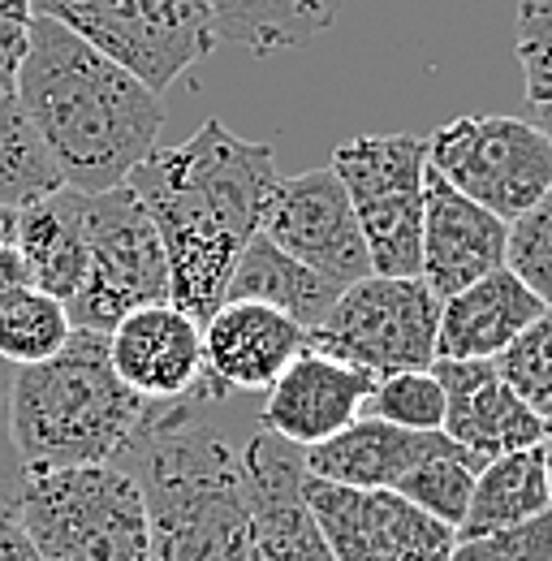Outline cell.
Instances as JSON below:
<instances>
[{"label": "cell", "instance_id": "1", "mask_svg": "<svg viewBox=\"0 0 552 561\" xmlns=\"http://www.w3.org/2000/svg\"><path fill=\"white\" fill-rule=\"evenodd\" d=\"M276 182L273 142L242 139L216 117L186 142L156 147L130 169L126 186L160 233L169 302L177 311L204 324L225 302L229 273L260 233Z\"/></svg>", "mask_w": 552, "mask_h": 561}, {"label": "cell", "instance_id": "2", "mask_svg": "<svg viewBox=\"0 0 552 561\" xmlns=\"http://www.w3.org/2000/svg\"><path fill=\"white\" fill-rule=\"evenodd\" d=\"M251 420L229 398L147 402L117 467L135 476L147 510V561H255L242 440Z\"/></svg>", "mask_w": 552, "mask_h": 561}, {"label": "cell", "instance_id": "3", "mask_svg": "<svg viewBox=\"0 0 552 561\" xmlns=\"http://www.w3.org/2000/svg\"><path fill=\"white\" fill-rule=\"evenodd\" d=\"M13 95L57 164L61 186L82 195L122 186L138 160L156 151L164 126V100L156 91L39 13L31 18Z\"/></svg>", "mask_w": 552, "mask_h": 561}, {"label": "cell", "instance_id": "4", "mask_svg": "<svg viewBox=\"0 0 552 561\" xmlns=\"http://www.w3.org/2000/svg\"><path fill=\"white\" fill-rule=\"evenodd\" d=\"M142 411L147 398L117 380L104 333L73 329L53 358L9 376V440L22 471L117 462Z\"/></svg>", "mask_w": 552, "mask_h": 561}, {"label": "cell", "instance_id": "5", "mask_svg": "<svg viewBox=\"0 0 552 561\" xmlns=\"http://www.w3.org/2000/svg\"><path fill=\"white\" fill-rule=\"evenodd\" d=\"M13 518L44 561H147V510L117 462L22 471Z\"/></svg>", "mask_w": 552, "mask_h": 561}, {"label": "cell", "instance_id": "6", "mask_svg": "<svg viewBox=\"0 0 552 561\" xmlns=\"http://www.w3.org/2000/svg\"><path fill=\"white\" fill-rule=\"evenodd\" d=\"M31 13L61 22L156 95L211 57L220 39L207 0H31Z\"/></svg>", "mask_w": 552, "mask_h": 561}, {"label": "cell", "instance_id": "7", "mask_svg": "<svg viewBox=\"0 0 552 561\" xmlns=\"http://www.w3.org/2000/svg\"><path fill=\"white\" fill-rule=\"evenodd\" d=\"M82 238L87 273L66 302L73 329L108 333L138 307L169 302V260L160 233L126 182L100 195H82Z\"/></svg>", "mask_w": 552, "mask_h": 561}, {"label": "cell", "instance_id": "8", "mask_svg": "<svg viewBox=\"0 0 552 561\" xmlns=\"http://www.w3.org/2000/svg\"><path fill=\"white\" fill-rule=\"evenodd\" d=\"M337 182L358 216L376 277H418L423 238V178L427 139L418 135H358L333 151Z\"/></svg>", "mask_w": 552, "mask_h": 561}, {"label": "cell", "instance_id": "9", "mask_svg": "<svg viewBox=\"0 0 552 561\" xmlns=\"http://www.w3.org/2000/svg\"><path fill=\"white\" fill-rule=\"evenodd\" d=\"M440 298L418 277H363L345 285L307 346L380 376L436 363Z\"/></svg>", "mask_w": 552, "mask_h": 561}, {"label": "cell", "instance_id": "10", "mask_svg": "<svg viewBox=\"0 0 552 561\" xmlns=\"http://www.w3.org/2000/svg\"><path fill=\"white\" fill-rule=\"evenodd\" d=\"M427 164L505 225L552 191V142L522 117L467 113L427 139Z\"/></svg>", "mask_w": 552, "mask_h": 561}, {"label": "cell", "instance_id": "11", "mask_svg": "<svg viewBox=\"0 0 552 561\" xmlns=\"http://www.w3.org/2000/svg\"><path fill=\"white\" fill-rule=\"evenodd\" d=\"M307 510L337 561H449L453 527L384 489H342L307 476Z\"/></svg>", "mask_w": 552, "mask_h": 561}, {"label": "cell", "instance_id": "12", "mask_svg": "<svg viewBox=\"0 0 552 561\" xmlns=\"http://www.w3.org/2000/svg\"><path fill=\"white\" fill-rule=\"evenodd\" d=\"M260 233L276 242L285 255H294L298 264H307L311 273L337 280L342 289L371 277L358 216L349 208V195L333 169L280 178Z\"/></svg>", "mask_w": 552, "mask_h": 561}, {"label": "cell", "instance_id": "13", "mask_svg": "<svg viewBox=\"0 0 552 561\" xmlns=\"http://www.w3.org/2000/svg\"><path fill=\"white\" fill-rule=\"evenodd\" d=\"M251 492V558L255 561H337L307 510V458L298 445L251 423L242 440Z\"/></svg>", "mask_w": 552, "mask_h": 561}, {"label": "cell", "instance_id": "14", "mask_svg": "<svg viewBox=\"0 0 552 561\" xmlns=\"http://www.w3.org/2000/svg\"><path fill=\"white\" fill-rule=\"evenodd\" d=\"M307 351V329L264 302H220L204 320V398L268 393L273 380Z\"/></svg>", "mask_w": 552, "mask_h": 561}, {"label": "cell", "instance_id": "15", "mask_svg": "<svg viewBox=\"0 0 552 561\" xmlns=\"http://www.w3.org/2000/svg\"><path fill=\"white\" fill-rule=\"evenodd\" d=\"M445 389V436L471 449L480 462L544 445L549 423L527 407L496 371L492 358H436L432 363Z\"/></svg>", "mask_w": 552, "mask_h": 561}, {"label": "cell", "instance_id": "16", "mask_svg": "<svg viewBox=\"0 0 552 561\" xmlns=\"http://www.w3.org/2000/svg\"><path fill=\"white\" fill-rule=\"evenodd\" d=\"M505 233L501 216L480 208L462 191H453L432 164L423 178V238H418V280L445 302L449 294L475 285L480 277L505 268Z\"/></svg>", "mask_w": 552, "mask_h": 561}, {"label": "cell", "instance_id": "17", "mask_svg": "<svg viewBox=\"0 0 552 561\" xmlns=\"http://www.w3.org/2000/svg\"><path fill=\"white\" fill-rule=\"evenodd\" d=\"M371 389H376L371 371L307 346L273 380L264 407L255 411V423L298 449H311L358 420Z\"/></svg>", "mask_w": 552, "mask_h": 561}, {"label": "cell", "instance_id": "18", "mask_svg": "<svg viewBox=\"0 0 552 561\" xmlns=\"http://www.w3.org/2000/svg\"><path fill=\"white\" fill-rule=\"evenodd\" d=\"M104 337L117 380L147 402L186 398L204 376V324L177 311L173 302L138 307Z\"/></svg>", "mask_w": 552, "mask_h": 561}, {"label": "cell", "instance_id": "19", "mask_svg": "<svg viewBox=\"0 0 552 561\" xmlns=\"http://www.w3.org/2000/svg\"><path fill=\"white\" fill-rule=\"evenodd\" d=\"M540 311L544 302L522 280L496 268L440 302L436 358H496Z\"/></svg>", "mask_w": 552, "mask_h": 561}, {"label": "cell", "instance_id": "20", "mask_svg": "<svg viewBox=\"0 0 552 561\" xmlns=\"http://www.w3.org/2000/svg\"><path fill=\"white\" fill-rule=\"evenodd\" d=\"M432 440H436V432H406V427H393L384 420L358 415L324 445L302 449V458H307V476H315V480H329L342 489L393 492V484L427 454Z\"/></svg>", "mask_w": 552, "mask_h": 561}, {"label": "cell", "instance_id": "21", "mask_svg": "<svg viewBox=\"0 0 552 561\" xmlns=\"http://www.w3.org/2000/svg\"><path fill=\"white\" fill-rule=\"evenodd\" d=\"M13 247L26 260L31 285L69 302L87 273V238H82V195L78 191H53L26 208H18Z\"/></svg>", "mask_w": 552, "mask_h": 561}, {"label": "cell", "instance_id": "22", "mask_svg": "<svg viewBox=\"0 0 552 561\" xmlns=\"http://www.w3.org/2000/svg\"><path fill=\"white\" fill-rule=\"evenodd\" d=\"M337 294H342L337 280L311 273L307 264L285 255L264 233H255L246 242V251L238 255V264L229 273V285H225V302H264V307H276L280 316H289L307 333L329 316Z\"/></svg>", "mask_w": 552, "mask_h": 561}, {"label": "cell", "instance_id": "23", "mask_svg": "<svg viewBox=\"0 0 552 561\" xmlns=\"http://www.w3.org/2000/svg\"><path fill=\"white\" fill-rule=\"evenodd\" d=\"M549 505L552 492L549 471H544V449L531 445V449L483 462L480 476H475V489H471V501H467V514H462V527L453 536L458 540H480V536L518 527V523L544 514Z\"/></svg>", "mask_w": 552, "mask_h": 561}, {"label": "cell", "instance_id": "24", "mask_svg": "<svg viewBox=\"0 0 552 561\" xmlns=\"http://www.w3.org/2000/svg\"><path fill=\"white\" fill-rule=\"evenodd\" d=\"M220 35L246 44L251 53L298 48L333 22L337 0H207Z\"/></svg>", "mask_w": 552, "mask_h": 561}, {"label": "cell", "instance_id": "25", "mask_svg": "<svg viewBox=\"0 0 552 561\" xmlns=\"http://www.w3.org/2000/svg\"><path fill=\"white\" fill-rule=\"evenodd\" d=\"M480 467L483 462L471 449H462L458 440H449L445 432H436V440L427 445V454L393 484V492L402 501H411L414 510H423L427 518H436V523H445V527L458 531Z\"/></svg>", "mask_w": 552, "mask_h": 561}, {"label": "cell", "instance_id": "26", "mask_svg": "<svg viewBox=\"0 0 552 561\" xmlns=\"http://www.w3.org/2000/svg\"><path fill=\"white\" fill-rule=\"evenodd\" d=\"M61 191V173L48 160L31 117L13 91H0V208H26Z\"/></svg>", "mask_w": 552, "mask_h": 561}, {"label": "cell", "instance_id": "27", "mask_svg": "<svg viewBox=\"0 0 552 561\" xmlns=\"http://www.w3.org/2000/svg\"><path fill=\"white\" fill-rule=\"evenodd\" d=\"M73 333L66 302L53 294L22 285L0 298V363L9 367H31L61 351Z\"/></svg>", "mask_w": 552, "mask_h": 561}, {"label": "cell", "instance_id": "28", "mask_svg": "<svg viewBox=\"0 0 552 561\" xmlns=\"http://www.w3.org/2000/svg\"><path fill=\"white\" fill-rule=\"evenodd\" d=\"M514 53L527 82L531 126L552 142V0H522L514 18Z\"/></svg>", "mask_w": 552, "mask_h": 561}, {"label": "cell", "instance_id": "29", "mask_svg": "<svg viewBox=\"0 0 552 561\" xmlns=\"http://www.w3.org/2000/svg\"><path fill=\"white\" fill-rule=\"evenodd\" d=\"M367 420H384L406 432H440L445 427V389L432 367L380 376L363 402Z\"/></svg>", "mask_w": 552, "mask_h": 561}, {"label": "cell", "instance_id": "30", "mask_svg": "<svg viewBox=\"0 0 552 561\" xmlns=\"http://www.w3.org/2000/svg\"><path fill=\"white\" fill-rule=\"evenodd\" d=\"M492 363L501 380L544 415V407L552 402V307H544Z\"/></svg>", "mask_w": 552, "mask_h": 561}, {"label": "cell", "instance_id": "31", "mask_svg": "<svg viewBox=\"0 0 552 561\" xmlns=\"http://www.w3.org/2000/svg\"><path fill=\"white\" fill-rule=\"evenodd\" d=\"M505 268L522 280L544 307H552V191L531 211L509 220Z\"/></svg>", "mask_w": 552, "mask_h": 561}, {"label": "cell", "instance_id": "32", "mask_svg": "<svg viewBox=\"0 0 552 561\" xmlns=\"http://www.w3.org/2000/svg\"><path fill=\"white\" fill-rule=\"evenodd\" d=\"M449 561H552V505L518 527L492 531L480 540H458Z\"/></svg>", "mask_w": 552, "mask_h": 561}, {"label": "cell", "instance_id": "33", "mask_svg": "<svg viewBox=\"0 0 552 561\" xmlns=\"http://www.w3.org/2000/svg\"><path fill=\"white\" fill-rule=\"evenodd\" d=\"M31 0H0V91H13L31 39Z\"/></svg>", "mask_w": 552, "mask_h": 561}, {"label": "cell", "instance_id": "34", "mask_svg": "<svg viewBox=\"0 0 552 561\" xmlns=\"http://www.w3.org/2000/svg\"><path fill=\"white\" fill-rule=\"evenodd\" d=\"M9 376H13V367L0 363V510L13 505V492L22 480V467H18V454L9 440Z\"/></svg>", "mask_w": 552, "mask_h": 561}, {"label": "cell", "instance_id": "35", "mask_svg": "<svg viewBox=\"0 0 552 561\" xmlns=\"http://www.w3.org/2000/svg\"><path fill=\"white\" fill-rule=\"evenodd\" d=\"M0 561H44L22 523L13 518V510H0Z\"/></svg>", "mask_w": 552, "mask_h": 561}, {"label": "cell", "instance_id": "36", "mask_svg": "<svg viewBox=\"0 0 552 561\" xmlns=\"http://www.w3.org/2000/svg\"><path fill=\"white\" fill-rule=\"evenodd\" d=\"M22 285H31V273H26L22 251H18L13 242H0V298L13 294V289H22Z\"/></svg>", "mask_w": 552, "mask_h": 561}, {"label": "cell", "instance_id": "37", "mask_svg": "<svg viewBox=\"0 0 552 561\" xmlns=\"http://www.w3.org/2000/svg\"><path fill=\"white\" fill-rule=\"evenodd\" d=\"M13 225H18V211L0 208V242H13Z\"/></svg>", "mask_w": 552, "mask_h": 561}, {"label": "cell", "instance_id": "38", "mask_svg": "<svg viewBox=\"0 0 552 561\" xmlns=\"http://www.w3.org/2000/svg\"><path fill=\"white\" fill-rule=\"evenodd\" d=\"M540 449H544V471H549V492H552V432L544 436V445H540Z\"/></svg>", "mask_w": 552, "mask_h": 561}, {"label": "cell", "instance_id": "39", "mask_svg": "<svg viewBox=\"0 0 552 561\" xmlns=\"http://www.w3.org/2000/svg\"><path fill=\"white\" fill-rule=\"evenodd\" d=\"M544 423H549V432H552V402L544 407Z\"/></svg>", "mask_w": 552, "mask_h": 561}]
</instances>
